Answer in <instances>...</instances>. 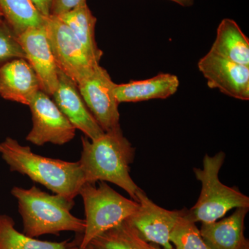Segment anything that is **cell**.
I'll list each match as a JSON object with an SVG mask.
<instances>
[{
    "instance_id": "cell-8",
    "label": "cell",
    "mask_w": 249,
    "mask_h": 249,
    "mask_svg": "<svg viewBox=\"0 0 249 249\" xmlns=\"http://www.w3.org/2000/svg\"><path fill=\"white\" fill-rule=\"evenodd\" d=\"M137 199L139 208L125 221L127 225L142 240L161 246L164 249H173L170 234L183 210L169 211L160 207L142 188L137 192Z\"/></svg>"
},
{
    "instance_id": "cell-20",
    "label": "cell",
    "mask_w": 249,
    "mask_h": 249,
    "mask_svg": "<svg viewBox=\"0 0 249 249\" xmlns=\"http://www.w3.org/2000/svg\"><path fill=\"white\" fill-rule=\"evenodd\" d=\"M186 211L183 209L182 214L178 217L170 234V242L175 249H211L201 237L196 223L187 217Z\"/></svg>"
},
{
    "instance_id": "cell-5",
    "label": "cell",
    "mask_w": 249,
    "mask_h": 249,
    "mask_svg": "<svg viewBox=\"0 0 249 249\" xmlns=\"http://www.w3.org/2000/svg\"><path fill=\"white\" fill-rule=\"evenodd\" d=\"M79 195L84 204L85 229L78 249H85L91 241L109 229L120 225L136 212L139 203L127 199L105 181L85 183Z\"/></svg>"
},
{
    "instance_id": "cell-3",
    "label": "cell",
    "mask_w": 249,
    "mask_h": 249,
    "mask_svg": "<svg viewBox=\"0 0 249 249\" xmlns=\"http://www.w3.org/2000/svg\"><path fill=\"white\" fill-rule=\"evenodd\" d=\"M11 194L17 199L25 235L37 237L62 231L84 232L85 219L71 213L74 199L49 194L35 186L28 189L15 186Z\"/></svg>"
},
{
    "instance_id": "cell-28",
    "label": "cell",
    "mask_w": 249,
    "mask_h": 249,
    "mask_svg": "<svg viewBox=\"0 0 249 249\" xmlns=\"http://www.w3.org/2000/svg\"><path fill=\"white\" fill-rule=\"evenodd\" d=\"M242 249H249V245L246 246V247H244Z\"/></svg>"
},
{
    "instance_id": "cell-16",
    "label": "cell",
    "mask_w": 249,
    "mask_h": 249,
    "mask_svg": "<svg viewBox=\"0 0 249 249\" xmlns=\"http://www.w3.org/2000/svg\"><path fill=\"white\" fill-rule=\"evenodd\" d=\"M210 52L230 61L249 67V39L233 19H222Z\"/></svg>"
},
{
    "instance_id": "cell-19",
    "label": "cell",
    "mask_w": 249,
    "mask_h": 249,
    "mask_svg": "<svg viewBox=\"0 0 249 249\" xmlns=\"http://www.w3.org/2000/svg\"><path fill=\"white\" fill-rule=\"evenodd\" d=\"M0 249H78L76 242H61L37 240L18 231L14 219L0 214Z\"/></svg>"
},
{
    "instance_id": "cell-29",
    "label": "cell",
    "mask_w": 249,
    "mask_h": 249,
    "mask_svg": "<svg viewBox=\"0 0 249 249\" xmlns=\"http://www.w3.org/2000/svg\"><path fill=\"white\" fill-rule=\"evenodd\" d=\"M4 19V18H3L2 14H1V13L0 12V19Z\"/></svg>"
},
{
    "instance_id": "cell-2",
    "label": "cell",
    "mask_w": 249,
    "mask_h": 249,
    "mask_svg": "<svg viewBox=\"0 0 249 249\" xmlns=\"http://www.w3.org/2000/svg\"><path fill=\"white\" fill-rule=\"evenodd\" d=\"M0 155L11 172L29 177L55 194L74 199L85 183L79 162L49 158L34 153L31 147L6 137L0 142Z\"/></svg>"
},
{
    "instance_id": "cell-21",
    "label": "cell",
    "mask_w": 249,
    "mask_h": 249,
    "mask_svg": "<svg viewBox=\"0 0 249 249\" xmlns=\"http://www.w3.org/2000/svg\"><path fill=\"white\" fill-rule=\"evenodd\" d=\"M90 245L96 249H142L125 221L95 237Z\"/></svg>"
},
{
    "instance_id": "cell-27",
    "label": "cell",
    "mask_w": 249,
    "mask_h": 249,
    "mask_svg": "<svg viewBox=\"0 0 249 249\" xmlns=\"http://www.w3.org/2000/svg\"><path fill=\"white\" fill-rule=\"evenodd\" d=\"M96 249L94 248V247H93L92 246H91V245H89V246H88V247H87L86 249Z\"/></svg>"
},
{
    "instance_id": "cell-22",
    "label": "cell",
    "mask_w": 249,
    "mask_h": 249,
    "mask_svg": "<svg viewBox=\"0 0 249 249\" xmlns=\"http://www.w3.org/2000/svg\"><path fill=\"white\" fill-rule=\"evenodd\" d=\"M15 59H25L26 55L18 36L4 19H0V67Z\"/></svg>"
},
{
    "instance_id": "cell-25",
    "label": "cell",
    "mask_w": 249,
    "mask_h": 249,
    "mask_svg": "<svg viewBox=\"0 0 249 249\" xmlns=\"http://www.w3.org/2000/svg\"><path fill=\"white\" fill-rule=\"evenodd\" d=\"M127 224V223H126ZM130 228V227H129ZM131 231H132V235H133L134 240L136 241V242H137V245L139 246V247H140L142 249H160V248H158V247H156V246H154L152 245H150V244H149V242H145V241L142 240V238H140V237H139L138 235H137V234L133 230H132V229H131Z\"/></svg>"
},
{
    "instance_id": "cell-12",
    "label": "cell",
    "mask_w": 249,
    "mask_h": 249,
    "mask_svg": "<svg viewBox=\"0 0 249 249\" xmlns=\"http://www.w3.org/2000/svg\"><path fill=\"white\" fill-rule=\"evenodd\" d=\"M54 103L72 125L85 137L93 140L105 133L80 96L78 87L71 78L59 71L58 88L52 95Z\"/></svg>"
},
{
    "instance_id": "cell-10",
    "label": "cell",
    "mask_w": 249,
    "mask_h": 249,
    "mask_svg": "<svg viewBox=\"0 0 249 249\" xmlns=\"http://www.w3.org/2000/svg\"><path fill=\"white\" fill-rule=\"evenodd\" d=\"M211 89L241 101L249 100V67L240 65L209 52L197 64Z\"/></svg>"
},
{
    "instance_id": "cell-15",
    "label": "cell",
    "mask_w": 249,
    "mask_h": 249,
    "mask_svg": "<svg viewBox=\"0 0 249 249\" xmlns=\"http://www.w3.org/2000/svg\"><path fill=\"white\" fill-rule=\"evenodd\" d=\"M179 86L178 77L160 73L149 79L134 80L124 84H115L116 100L121 103H136L152 99H165L173 96Z\"/></svg>"
},
{
    "instance_id": "cell-6",
    "label": "cell",
    "mask_w": 249,
    "mask_h": 249,
    "mask_svg": "<svg viewBox=\"0 0 249 249\" xmlns=\"http://www.w3.org/2000/svg\"><path fill=\"white\" fill-rule=\"evenodd\" d=\"M45 30L57 67L77 86L100 65L91 58L71 29L58 17L47 18Z\"/></svg>"
},
{
    "instance_id": "cell-17",
    "label": "cell",
    "mask_w": 249,
    "mask_h": 249,
    "mask_svg": "<svg viewBox=\"0 0 249 249\" xmlns=\"http://www.w3.org/2000/svg\"><path fill=\"white\" fill-rule=\"evenodd\" d=\"M58 18L71 29L91 58L100 64L103 52L98 47L95 37L97 19L88 7L87 1Z\"/></svg>"
},
{
    "instance_id": "cell-23",
    "label": "cell",
    "mask_w": 249,
    "mask_h": 249,
    "mask_svg": "<svg viewBox=\"0 0 249 249\" xmlns=\"http://www.w3.org/2000/svg\"><path fill=\"white\" fill-rule=\"evenodd\" d=\"M85 1L87 0H52L50 16L58 17L66 14Z\"/></svg>"
},
{
    "instance_id": "cell-1",
    "label": "cell",
    "mask_w": 249,
    "mask_h": 249,
    "mask_svg": "<svg viewBox=\"0 0 249 249\" xmlns=\"http://www.w3.org/2000/svg\"><path fill=\"white\" fill-rule=\"evenodd\" d=\"M81 142L83 150L78 162L85 183H114L137 201V193L140 188L130 175L136 149L124 137L121 127L105 132L93 140L85 136Z\"/></svg>"
},
{
    "instance_id": "cell-7",
    "label": "cell",
    "mask_w": 249,
    "mask_h": 249,
    "mask_svg": "<svg viewBox=\"0 0 249 249\" xmlns=\"http://www.w3.org/2000/svg\"><path fill=\"white\" fill-rule=\"evenodd\" d=\"M29 107L33 126L26 137L27 142L37 146L48 142L62 145L74 139L76 129L47 93L40 90Z\"/></svg>"
},
{
    "instance_id": "cell-9",
    "label": "cell",
    "mask_w": 249,
    "mask_h": 249,
    "mask_svg": "<svg viewBox=\"0 0 249 249\" xmlns=\"http://www.w3.org/2000/svg\"><path fill=\"white\" fill-rule=\"evenodd\" d=\"M109 73L101 65L78 85L87 107L105 132L121 127L119 103L114 94V85Z\"/></svg>"
},
{
    "instance_id": "cell-18",
    "label": "cell",
    "mask_w": 249,
    "mask_h": 249,
    "mask_svg": "<svg viewBox=\"0 0 249 249\" xmlns=\"http://www.w3.org/2000/svg\"><path fill=\"white\" fill-rule=\"evenodd\" d=\"M0 12L17 36L29 28L44 27L47 22L31 0H0Z\"/></svg>"
},
{
    "instance_id": "cell-13",
    "label": "cell",
    "mask_w": 249,
    "mask_h": 249,
    "mask_svg": "<svg viewBox=\"0 0 249 249\" xmlns=\"http://www.w3.org/2000/svg\"><path fill=\"white\" fill-rule=\"evenodd\" d=\"M35 71L25 59H15L0 67V96L29 106L40 91Z\"/></svg>"
},
{
    "instance_id": "cell-4",
    "label": "cell",
    "mask_w": 249,
    "mask_h": 249,
    "mask_svg": "<svg viewBox=\"0 0 249 249\" xmlns=\"http://www.w3.org/2000/svg\"><path fill=\"white\" fill-rule=\"evenodd\" d=\"M224 152L214 156L206 155L203 168L193 169L196 178L200 181V196L186 214L193 222L211 223L219 220L229 211L237 208H249V197L235 187L226 186L219 178V171L225 161Z\"/></svg>"
},
{
    "instance_id": "cell-26",
    "label": "cell",
    "mask_w": 249,
    "mask_h": 249,
    "mask_svg": "<svg viewBox=\"0 0 249 249\" xmlns=\"http://www.w3.org/2000/svg\"><path fill=\"white\" fill-rule=\"evenodd\" d=\"M170 1L181 5L183 7H187V6H191L194 4L195 0H170Z\"/></svg>"
},
{
    "instance_id": "cell-24",
    "label": "cell",
    "mask_w": 249,
    "mask_h": 249,
    "mask_svg": "<svg viewBox=\"0 0 249 249\" xmlns=\"http://www.w3.org/2000/svg\"><path fill=\"white\" fill-rule=\"evenodd\" d=\"M31 1L42 16H45V18H49L50 16L52 0H31Z\"/></svg>"
},
{
    "instance_id": "cell-14",
    "label": "cell",
    "mask_w": 249,
    "mask_h": 249,
    "mask_svg": "<svg viewBox=\"0 0 249 249\" xmlns=\"http://www.w3.org/2000/svg\"><path fill=\"white\" fill-rule=\"evenodd\" d=\"M249 208H237L222 220L201 223L200 233L211 249H242L249 245L245 237V222Z\"/></svg>"
},
{
    "instance_id": "cell-11",
    "label": "cell",
    "mask_w": 249,
    "mask_h": 249,
    "mask_svg": "<svg viewBox=\"0 0 249 249\" xmlns=\"http://www.w3.org/2000/svg\"><path fill=\"white\" fill-rule=\"evenodd\" d=\"M26 55V60L35 71L40 89L52 96L58 88L59 69L51 49L45 25L29 28L18 36Z\"/></svg>"
}]
</instances>
